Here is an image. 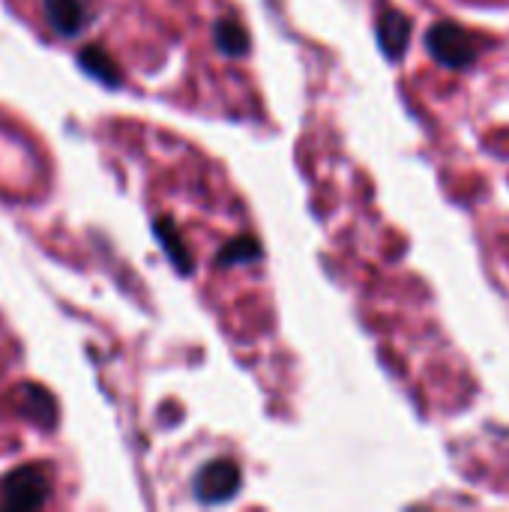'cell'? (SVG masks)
<instances>
[{
	"instance_id": "1",
	"label": "cell",
	"mask_w": 509,
	"mask_h": 512,
	"mask_svg": "<svg viewBox=\"0 0 509 512\" xmlns=\"http://www.w3.org/2000/svg\"><path fill=\"white\" fill-rule=\"evenodd\" d=\"M426 48L441 66L465 69V66H471L477 60V54L483 48V39L477 33H471L468 27L456 24V21H438L426 33Z\"/></svg>"
},
{
	"instance_id": "2",
	"label": "cell",
	"mask_w": 509,
	"mask_h": 512,
	"mask_svg": "<svg viewBox=\"0 0 509 512\" xmlns=\"http://www.w3.org/2000/svg\"><path fill=\"white\" fill-rule=\"evenodd\" d=\"M48 495L51 483L42 465H24L0 483V507L6 510H39Z\"/></svg>"
},
{
	"instance_id": "3",
	"label": "cell",
	"mask_w": 509,
	"mask_h": 512,
	"mask_svg": "<svg viewBox=\"0 0 509 512\" xmlns=\"http://www.w3.org/2000/svg\"><path fill=\"white\" fill-rule=\"evenodd\" d=\"M195 495L201 504H225L237 495L240 489V468L228 459H216V462H207L195 483H192Z\"/></svg>"
},
{
	"instance_id": "4",
	"label": "cell",
	"mask_w": 509,
	"mask_h": 512,
	"mask_svg": "<svg viewBox=\"0 0 509 512\" xmlns=\"http://www.w3.org/2000/svg\"><path fill=\"white\" fill-rule=\"evenodd\" d=\"M408 39H411V18L402 15L399 9L387 6L378 18V42H381L384 54L399 60L408 48Z\"/></svg>"
},
{
	"instance_id": "5",
	"label": "cell",
	"mask_w": 509,
	"mask_h": 512,
	"mask_svg": "<svg viewBox=\"0 0 509 512\" xmlns=\"http://www.w3.org/2000/svg\"><path fill=\"white\" fill-rule=\"evenodd\" d=\"M45 18L60 36H75L90 21L84 0H45Z\"/></svg>"
},
{
	"instance_id": "6",
	"label": "cell",
	"mask_w": 509,
	"mask_h": 512,
	"mask_svg": "<svg viewBox=\"0 0 509 512\" xmlns=\"http://www.w3.org/2000/svg\"><path fill=\"white\" fill-rule=\"evenodd\" d=\"M18 411H21L27 420L39 423V426H45V429L54 426V414H57L54 399H51L42 387H33V384H24V387L18 390Z\"/></svg>"
},
{
	"instance_id": "7",
	"label": "cell",
	"mask_w": 509,
	"mask_h": 512,
	"mask_svg": "<svg viewBox=\"0 0 509 512\" xmlns=\"http://www.w3.org/2000/svg\"><path fill=\"white\" fill-rule=\"evenodd\" d=\"M78 63H81V69H87L93 78H99L102 84H108V87H117V84H120V69H117V63L108 57V51H105L102 45H87V48H81Z\"/></svg>"
},
{
	"instance_id": "8",
	"label": "cell",
	"mask_w": 509,
	"mask_h": 512,
	"mask_svg": "<svg viewBox=\"0 0 509 512\" xmlns=\"http://www.w3.org/2000/svg\"><path fill=\"white\" fill-rule=\"evenodd\" d=\"M156 237H159V243L165 246V252H168V258L174 261V267L186 276V273L192 270V258H189L186 243H183L180 231L174 228V222H168V219H156Z\"/></svg>"
},
{
	"instance_id": "9",
	"label": "cell",
	"mask_w": 509,
	"mask_h": 512,
	"mask_svg": "<svg viewBox=\"0 0 509 512\" xmlns=\"http://www.w3.org/2000/svg\"><path fill=\"white\" fill-rule=\"evenodd\" d=\"M216 45H219L222 54L240 57V54H246V48H249V36H246V30H243L234 18H222V21L216 24Z\"/></svg>"
},
{
	"instance_id": "10",
	"label": "cell",
	"mask_w": 509,
	"mask_h": 512,
	"mask_svg": "<svg viewBox=\"0 0 509 512\" xmlns=\"http://www.w3.org/2000/svg\"><path fill=\"white\" fill-rule=\"evenodd\" d=\"M261 258V246L255 237H234L231 243H225V249L219 252L216 264L222 267H234V264H246V261H258Z\"/></svg>"
}]
</instances>
